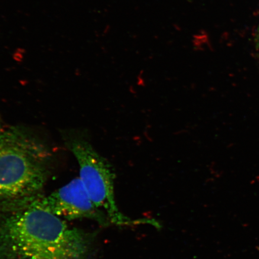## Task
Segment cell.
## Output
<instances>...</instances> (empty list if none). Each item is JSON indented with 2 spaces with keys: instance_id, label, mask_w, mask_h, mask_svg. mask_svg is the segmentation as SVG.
Masks as SVG:
<instances>
[{
  "instance_id": "obj_1",
  "label": "cell",
  "mask_w": 259,
  "mask_h": 259,
  "mask_svg": "<svg viewBox=\"0 0 259 259\" xmlns=\"http://www.w3.org/2000/svg\"><path fill=\"white\" fill-rule=\"evenodd\" d=\"M93 240L44 210L0 213V259H83Z\"/></svg>"
},
{
  "instance_id": "obj_3",
  "label": "cell",
  "mask_w": 259,
  "mask_h": 259,
  "mask_svg": "<svg viewBox=\"0 0 259 259\" xmlns=\"http://www.w3.org/2000/svg\"><path fill=\"white\" fill-rule=\"evenodd\" d=\"M70 149L78 163L79 178L91 201L106 213L112 224L118 226L150 225L160 228L157 220L132 219L119 210L115 201L114 174L108 162L88 141L82 139H73L70 143Z\"/></svg>"
},
{
  "instance_id": "obj_6",
  "label": "cell",
  "mask_w": 259,
  "mask_h": 259,
  "mask_svg": "<svg viewBox=\"0 0 259 259\" xmlns=\"http://www.w3.org/2000/svg\"><path fill=\"white\" fill-rule=\"evenodd\" d=\"M3 130V125H2V119L1 118V116H0V131Z\"/></svg>"
},
{
  "instance_id": "obj_2",
  "label": "cell",
  "mask_w": 259,
  "mask_h": 259,
  "mask_svg": "<svg viewBox=\"0 0 259 259\" xmlns=\"http://www.w3.org/2000/svg\"><path fill=\"white\" fill-rule=\"evenodd\" d=\"M50 151L28 130L0 131V202L35 195L50 176Z\"/></svg>"
},
{
  "instance_id": "obj_5",
  "label": "cell",
  "mask_w": 259,
  "mask_h": 259,
  "mask_svg": "<svg viewBox=\"0 0 259 259\" xmlns=\"http://www.w3.org/2000/svg\"><path fill=\"white\" fill-rule=\"evenodd\" d=\"M208 36L203 31H200L193 35L192 45L196 51H202L204 47L208 44Z\"/></svg>"
},
{
  "instance_id": "obj_4",
  "label": "cell",
  "mask_w": 259,
  "mask_h": 259,
  "mask_svg": "<svg viewBox=\"0 0 259 259\" xmlns=\"http://www.w3.org/2000/svg\"><path fill=\"white\" fill-rule=\"evenodd\" d=\"M35 209L67 219H89L103 226L111 224L104 212L91 201L79 178L48 196L39 194L24 198L0 202V212Z\"/></svg>"
}]
</instances>
